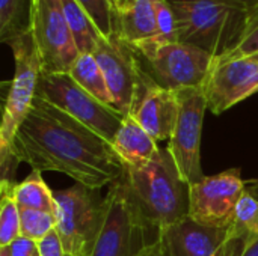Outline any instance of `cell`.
Segmentation results:
<instances>
[{"mask_svg": "<svg viewBox=\"0 0 258 256\" xmlns=\"http://www.w3.org/2000/svg\"><path fill=\"white\" fill-rule=\"evenodd\" d=\"M156 21L159 29L157 39L162 41H178V32H177V18L172 11V6L169 2L156 0Z\"/></svg>", "mask_w": 258, "mask_h": 256, "instance_id": "27", "label": "cell"}, {"mask_svg": "<svg viewBox=\"0 0 258 256\" xmlns=\"http://www.w3.org/2000/svg\"><path fill=\"white\" fill-rule=\"evenodd\" d=\"M62 8L80 54H94L104 35L77 0H62Z\"/></svg>", "mask_w": 258, "mask_h": 256, "instance_id": "18", "label": "cell"}, {"mask_svg": "<svg viewBox=\"0 0 258 256\" xmlns=\"http://www.w3.org/2000/svg\"><path fill=\"white\" fill-rule=\"evenodd\" d=\"M94 56L103 69L115 109L128 116L136 94L147 77L136 51L118 33H113L100 41Z\"/></svg>", "mask_w": 258, "mask_h": 256, "instance_id": "12", "label": "cell"}, {"mask_svg": "<svg viewBox=\"0 0 258 256\" xmlns=\"http://www.w3.org/2000/svg\"><path fill=\"white\" fill-rule=\"evenodd\" d=\"M80 6L89 14L98 30L109 38L115 33V15L107 3V0H77Z\"/></svg>", "mask_w": 258, "mask_h": 256, "instance_id": "26", "label": "cell"}, {"mask_svg": "<svg viewBox=\"0 0 258 256\" xmlns=\"http://www.w3.org/2000/svg\"><path fill=\"white\" fill-rule=\"evenodd\" d=\"M230 240L239 241L242 244L258 238V199L248 190L242 195L234 220L228 228Z\"/></svg>", "mask_w": 258, "mask_h": 256, "instance_id": "22", "label": "cell"}, {"mask_svg": "<svg viewBox=\"0 0 258 256\" xmlns=\"http://www.w3.org/2000/svg\"><path fill=\"white\" fill-rule=\"evenodd\" d=\"M242 243H239V241H231V244H230V247H228V252H227V255L225 256H239L240 253V250H242Z\"/></svg>", "mask_w": 258, "mask_h": 256, "instance_id": "33", "label": "cell"}, {"mask_svg": "<svg viewBox=\"0 0 258 256\" xmlns=\"http://www.w3.org/2000/svg\"><path fill=\"white\" fill-rule=\"evenodd\" d=\"M127 2H128V0H107V3H109V6H110V9H112L113 15H115V20H116V15L121 12V9L127 5ZM115 24H116V23H115Z\"/></svg>", "mask_w": 258, "mask_h": 256, "instance_id": "32", "label": "cell"}, {"mask_svg": "<svg viewBox=\"0 0 258 256\" xmlns=\"http://www.w3.org/2000/svg\"><path fill=\"white\" fill-rule=\"evenodd\" d=\"M169 5L177 18L178 41L216 59L237 45L248 21V8L234 0H171Z\"/></svg>", "mask_w": 258, "mask_h": 256, "instance_id": "3", "label": "cell"}, {"mask_svg": "<svg viewBox=\"0 0 258 256\" xmlns=\"http://www.w3.org/2000/svg\"><path fill=\"white\" fill-rule=\"evenodd\" d=\"M30 30L42 72H70L80 51L67 23L62 0H32Z\"/></svg>", "mask_w": 258, "mask_h": 256, "instance_id": "10", "label": "cell"}, {"mask_svg": "<svg viewBox=\"0 0 258 256\" xmlns=\"http://www.w3.org/2000/svg\"><path fill=\"white\" fill-rule=\"evenodd\" d=\"M36 97L59 107L110 143L124 121V115L119 110L103 104L88 94L70 72H41Z\"/></svg>", "mask_w": 258, "mask_h": 256, "instance_id": "7", "label": "cell"}, {"mask_svg": "<svg viewBox=\"0 0 258 256\" xmlns=\"http://www.w3.org/2000/svg\"><path fill=\"white\" fill-rule=\"evenodd\" d=\"M106 199V219L91 256H139L154 240H148L153 234L141 220L124 177L109 187Z\"/></svg>", "mask_w": 258, "mask_h": 256, "instance_id": "8", "label": "cell"}, {"mask_svg": "<svg viewBox=\"0 0 258 256\" xmlns=\"http://www.w3.org/2000/svg\"><path fill=\"white\" fill-rule=\"evenodd\" d=\"M245 190L237 167L204 177L189 186V217L209 228H230Z\"/></svg>", "mask_w": 258, "mask_h": 256, "instance_id": "11", "label": "cell"}, {"mask_svg": "<svg viewBox=\"0 0 258 256\" xmlns=\"http://www.w3.org/2000/svg\"><path fill=\"white\" fill-rule=\"evenodd\" d=\"M70 74L94 98L106 106L115 107V101L107 86L106 77L94 54H80Z\"/></svg>", "mask_w": 258, "mask_h": 256, "instance_id": "20", "label": "cell"}, {"mask_svg": "<svg viewBox=\"0 0 258 256\" xmlns=\"http://www.w3.org/2000/svg\"><path fill=\"white\" fill-rule=\"evenodd\" d=\"M234 2H239V3H242V5H245L248 9L252 8V6H255V5H258V0H234Z\"/></svg>", "mask_w": 258, "mask_h": 256, "instance_id": "34", "label": "cell"}, {"mask_svg": "<svg viewBox=\"0 0 258 256\" xmlns=\"http://www.w3.org/2000/svg\"><path fill=\"white\" fill-rule=\"evenodd\" d=\"M11 256H39L38 243L26 237H18L9 246H6Z\"/></svg>", "mask_w": 258, "mask_h": 256, "instance_id": "29", "label": "cell"}, {"mask_svg": "<svg viewBox=\"0 0 258 256\" xmlns=\"http://www.w3.org/2000/svg\"><path fill=\"white\" fill-rule=\"evenodd\" d=\"M177 92L178 113L172 136L166 146L181 178L189 184L200 183L206 175L201 167V134L207 109L204 88H186Z\"/></svg>", "mask_w": 258, "mask_h": 256, "instance_id": "9", "label": "cell"}, {"mask_svg": "<svg viewBox=\"0 0 258 256\" xmlns=\"http://www.w3.org/2000/svg\"><path fill=\"white\" fill-rule=\"evenodd\" d=\"M15 183L2 181L0 201V246H9L14 240L21 237L20 232V207L12 196V186Z\"/></svg>", "mask_w": 258, "mask_h": 256, "instance_id": "23", "label": "cell"}, {"mask_svg": "<svg viewBox=\"0 0 258 256\" xmlns=\"http://www.w3.org/2000/svg\"><path fill=\"white\" fill-rule=\"evenodd\" d=\"M249 183H254L255 186H258V180H252V181H249Z\"/></svg>", "mask_w": 258, "mask_h": 256, "instance_id": "36", "label": "cell"}, {"mask_svg": "<svg viewBox=\"0 0 258 256\" xmlns=\"http://www.w3.org/2000/svg\"><path fill=\"white\" fill-rule=\"evenodd\" d=\"M112 145L124 167L144 166L150 163L162 149L159 148L157 140H154L132 116H124Z\"/></svg>", "mask_w": 258, "mask_h": 256, "instance_id": "16", "label": "cell"}, {"mask_svg": "<svg viewBox=\"0 0 258 256\" xmlns=\"http://www.w3.org/2000/svg\"><path fill=\"white\" fill-rule=\"evenodd\" d=\"M145 74L169 91L204 86L216 57L206 50L180 41L150 39L132 45Z\"/></svg>", "mask_w": 258, "mask_h": 256, "instance_id": "5", "label": "cell"}, {"mask_svg": "<svg viewBox=\"0 0 258 256\" xmlns=\"http://www.w3.org/2000/svg\"><path fill=\"white\" fill-rule=\"evenodd\" d=\"M177 92L156 84L147 75L136 94L128 116H132L141 127H144L154 140L160 142L171 139L177 121Z\"/></svg>", "mask_w": 258, "mask_h": 256, "instance_id": "14", "label": "cell"}, {"mask_svg": "<svg viewBox=\"0 0 258 256\" xmlns=\"http://www.w3.org/2000/svg\"><path fill=\"white\" fill-rule=\"evenodd\" d=\"M8 45L14 54L15 72L9 81V89L3 107V118L0 125V163L2 181L15 183L14 175L20 163L12 157V142L20 125L33 106L42 68L32 30L12 39L8 42Z\"/></svg>", "mask_w": 258, "mask_h": 256, "instance_id": "4", "label": "cell"}, {"mask_svg": "<svg viewBox=\"0 0 258 256\" xmlns=\"http://www.w3.org/2000/svg\"><path fill=\"white\" fill-rule=\"evenodd\" d=\"M32 23V0H0V41L3 44L27 33Z\"/></svg>", "mask_w": 258, "mask_h": 256, "instance_id": "21", "label": "cell"}, {"mask_svg": "<svg viewBox=\"0 0 258 256\" xmlns=\"http://www.w3.org/2000/svg\"><path fill=\"white\" fill-rule=\"evenodd\" d=\"M159 235L163 237L169 256H225L231 244L228 228H209L190 217Z\"/></svg>", "mask_w": 258, "mask_h": 256, "instance_id": "15", "label": "cell"}, {"mask_svg": "<svg viewBox=\"0 0 258 256\" xmlns=\"http://www.w3.org/2000/svg\"><path fill=\"white\" fill-rule=\"evenodd\" d=\"M124 181L141 220L153 235L189 217V184L166 148L144 166L125 167Z\"/></svg>", "mask_w": 258, "mask_h": 256, "instance_id": "2", "label": "cell"}, {"mask_svg": "<svg viewBox=\"0 0 258 256\" xmlns=\"http://www.w3.org/2000/svg\"><path fill=\"white\" fill-rule=\"evenodd\" d=\"M107 213L98 189L74 184L54 192L56 232L67 256H91Z\"/></svg>", "mask_w": 258, "mask_h": 256, "instance_id": "6", "label": "cell"}, {"mask_svg": "<svg viewBox=\"0 0 258 256\" xmlns=\"http://www.w3.org/2000/svg\"><path fill=\"white\" fill-rule=\"evenodd\" d=\"M12 157L32 170L57 172L98 190L125 174L109 140L38 97L14 137Z\"/></svg>", "mask_w": 258, "mask_h": 256, "instance_id": "1", "label": "cell"}, {"mask_svg": "<svg viewBox=\"0 0 258 256\" xmlns=\"http://www.w3.org/2000/svg\"><path fill=\"white\" fill-rule=\"evenodd\" d=\"M56 229V217L51 213L38 210H21L20 208V232L33 241H41L45 235Z\"/></svg>", "mask_w": 258, "mask_h": 256, "instance_id": "24", "label": "cell"}, {"mask_svg": "<svg viewBox=\"0 0 258 256\" xmlns=\"http://www.w3.org/2000/svg\"><path fill=\"white\" fill-rule=\"evenodd\" d=\"M162 2H171V0H162Z\"/></svg>", "mask_w": 258, "mask_h": 256, "instance_id": "38", "label": "cell"}, {"mask_svg": "<svg viewBox=\"0 0 258 256\" xmlns=\"http://www.w3.org/2000/svg\"><path fill=\"white\" fill-rule=\"evenodd\" d=\"M239 256H258V238L248 241L242 246Z\"/></svg>", "mask_w": 258, "mask_h": 256, "instance_id": "31", "label": "cell"}, {"mask_svg": "<svg viewBox=\"0 0 258 256\" xmlns=\"http://www.w3.org/2000/svg\"><path fill=\"white\" fill-rule=\"evenodd\" d=\"M156 0H128L116 15L115 33L130 45L159 36L156 21Z\"/></svg>", "mask_w": 258, "mask_h": 256, "instance_id": "17", "label": "cell"}, {"mask_svg": "<svg viewBox=\"0 0 258 256\" xmlns=\"http://www.w3.org/2000/svg\"><path fill=\"white\" fill-rule=\"evenodd\" d=\"M254 57H255V59H258V53L257 54H254Z\"/></svg>", "mask_w": 258, "mask_h": 256, "instance_id": "37", "label": "cell"}, {"mask_svg": "<svg viewBox=\"0 0 258 256\" xmlns=\"http://www.w3.org/2000/svg\"><path fill=\"white\" fill-rule=\"evenodd\" d=\"M0 256H11L6 246H0Z\"/></svg>", "mask_w": 258, "mask_h": 256, "instance_id": "35", "label": "cell"}, {"mask_svg": "<svg viewBox=\"0 0 258 256\" xmlns=\"http://www.w3.org/2000/svg\"><path fill=\"white\" fill-rule=\"evenodd\" d=\"M38 252L39 256H67L62 240L56 229L45 235L41 241H38Z\"/></svg>", "mask_w": 258, "mask_h": 256, "instance_id": "28", "label": "cell"}, {"mask_svg": "<svg viewBox=\"0 0 258 256\" xmlns=\"http://www.w3.org/2000/svg\"><path fill=\"white\" fill-rule=\"evenodd\" d=\"M258 53V5L248 9V21L237 45L219 59H236Z\"/></svg>", "mask_w": 258, "mask_h": 256, "instance_id": "25", "label": "cell"}, {"mask_svg": "<svg viewBox=\"0 0 258 256\" xmlns=\"http://www.w3.org/2000/svg\"><path fill=\"white\" fill-rule=\"evenodd\" d=\"M139 256H169L168 253V247L165 244V240L162 235H159L154 241H151L141 253Z\"/></svg>", "mask_w": 258, "mask_h": 256, "instance_id": "30", "label": "cell"}, {"mask_svg": "<svg viewBox=\"0 0 258 256\" xmlns=\"http://www.w3.org/2000/svg\"><path fill=\"white\" fill-rule=\"evenodd\" d=\"M11 192L21 210H38L54 214V192L47 186L41 172L32 170L21 183H15Z\"/></svg>", "mask_w": 258, "mask_h": 256, "instance_id": "19", "label": "cell"}, {"mask_svg": "<svg viewBox=\"0 0 258 256\" xmlns=\"http://www.w3.org/2000/svg\"><path fill=\"white\" fill-rule=\"evenodd\" d=\"M203 88L207 109L213 115H222L258 92V59H216Z\"/></svg>", "mask_w": 258, "mask_h": 256, "instance_id": "13", "label": "cell"}]
</instances>
